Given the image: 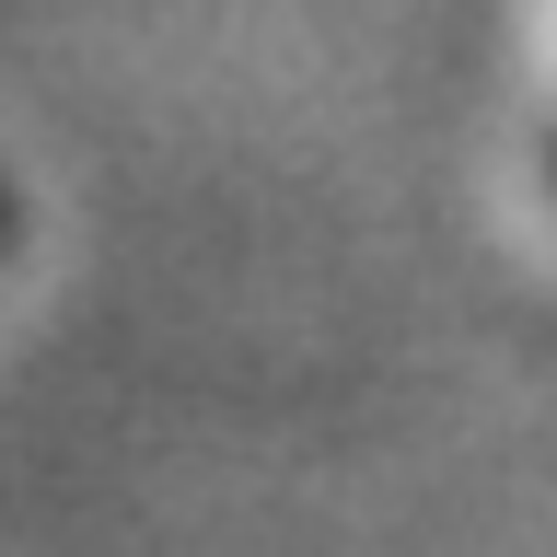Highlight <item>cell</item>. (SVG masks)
<instances>
[{"label":"cell","mask_w":557,"mask_h":557,"mask_svg":"<svg viewBox=\"0 0 557 557\" xmlns=\"http://www.w3.org/2000/svg\"><path fill=\"white\" fill-rule=\"evenodd\" d=\"M0 233H12V209H0Z\"/></svg>","instance_id":"1"}]
</instances>
